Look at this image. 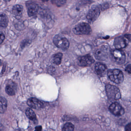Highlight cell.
Masks as SVG:
<instances>
[{"mask_svg": "<svg viewBox=\"0 0 131 131\" xmlns=\"http://www.w3.org/2000/svg\"><path fill=\"white\" fill-rule=\"evenodd\" d=\"M0 112L1 113H4L7 108V101L4 97L1 96L0 98Z\"/></svg>", "mask_w": 131, "mask_h": 131, "instance_id": "15", "label": "cell"}, {"mask_svg": "<svg viewBox=\"0 0 131 131\" xmlns=\"http://www.w3.org/2000/svg\"><path fill=\"white\" fill-rule=\"evenodd\" d=\"M107 75L111 81L117 84L122 83L124 80L123 73L121 70L117 69L108 70Z\"/></svg>", "mask_w": 131, "mask_h": 131, "instance_id": "2", "label": "cell"}, {"mask_svg": "<svg viewBox=\"0 0 131 131\" xmlns=\"http://www.w3.org/2000/svg\"><path fill=\"white\" fill-rule=\"evenodd\" d=\"M95 69L97 74L101 76L104 75L107 72V67L105 64L101 63H96L95 66Z\"/></svg>", "mask_w": 131, "mask_h": 131, "instance_id": "13", "label": "cell"}, {"mask_svg": "<svg viewBox=\"0 0 131 131\" xmlns=\"http://www.w3.org/2000/svg\"><path fill=\"white\" fill-rule=\"evenodd\" d=\"M23 11V7L20 5H15L12 9L13 15L17 19H19L22 17Z\"/></svg>", "mask_w": 131, "mask_h": 131, "instance_id": "14", "label": "cell"}, {"mask_svg": "<svg viewBox=\"0 0 131 131\" xmlns=\"http://www.w3.org/2000/svg\"><path fill=\"white\" fill-rule=\"evenodd\" d=\"M27 13L30 17L36 16L39 10V7L37 4L32 1H29L26 3Z\"/></svg>", "mask_w": 131, "mask_h": 131, "instance_id": "10", "label": "cell"}, {"mask_svg": "<svg viewBox=\"0 0 131 131\" xmlns=\"http://www.w3.org/2000/svg\"><path fill=\"white\" fill-rule=\"evenodd\" d=\"M42 1L43 2H47V1H49V0H42Z\"/></svg>", "mask_w": 131, "mask_h": 131, "instance_id": "29", "label": "cell"}, {"mask_svg": "<svg viewBox=\"0 0 131 131\" xmlns=\"http://www.w3.org/2000/svg\"><path fill=\"white\" fill-rule=\"evenodd\" d=\"M130 59L131 60V55H130Z\"/></svg>", "mask_w": 131, "mask_h": 131, "instance_id": "31", "label": "cell"}, {"mask_svg": "<svg viewBox=\"0 0 131 131\" xmlns=\"http://www.w3.org/2000/svg\"><path fill=\"white\" fill-rule=\"evenodd\" d=\"M62 56L63 54L62 53H58L55 54L53 58V63L57 65H60L61 63Z\"/></svg>", "mask_w": 131, "mask_h": 131, "instance_id": "19", "label": "cell"}, {"mask_svg": "<svg viewBox=\"0 0 131 131\" xmlns=\"http://www.w3.org/2000/svg\"><path fill=\"white\" fill-rule=\"evenodd\" d=\"M114 45L116 49L121 50L126 47L127 43L124 37H118L115 39Z\"/></svg>", "mask_w": 131, "mask_h": 131, "instance_id": "12", "label": "cell"}, {"mask_svg": "<svg viewBox=\"0 0 131 131\" xmlns=\"http://www.w3.org/2000/svg\"><path fill=\"white\" fill-rule=\"evenodd\" d=\"M29 43V40L27 39L24 40L21 42L20 46L22 48H23V47H25L27 45H28Z\"/></svg>", "mask_w": 131, "mask_h": 131, "instance_id": "22", "label": "cell"}, {"mask_svg": "<svg viewBox=\"0 0 131 131\" xmlns=\"http://www.w3.org/2000/svg\"><path fill=\"white\" fill-rule=\"evenodd\" d=\"M125 130L126 131H131V123H128L126 126Z\"/></svg>", "mask_w": 131, "mask_h": 131, "instance_id": "24", "label": "cell"}, {"mask_svg": "<svg viewBox=\"0 0 131 131\" xmlns=\"http://www.w3.org/2000/svg\"><path fill=\"white\" fill-rule=\"evenodd\" d=\"M28 106L36 110L40 109L43 107V103L37 99L35 98H30L27 101Z\"/></svg>", "mask_w": 131, "mask_h": 131, "instance_id": "11", "label": "cell"}, {"mask_svg": "<svg viewBox=\"0 0 131 131\" xmlns=\"http://www.w3.org/2000/svg\"><path fill=\"white\" fill-rule=\"evenodd\" d=\"M42 126H36L35 128V129L36 131H41L42 130Z\"/></svg>", "mask_w": 131, "mask_h": 131, "instance_id": "27", "label": "cell"}, {"mask_svg": "<svg viewBox=\"0 0 131 131\" xmlns=\"http://www.w3.org/2000/svg\"><path fill=\"white\" fill-rule=\"evenodd\" d=\"M100 9L97 6H93L89 10L86 16L87 20L90 22H93L96 20L100 15Z\"/></svg>", "mask_w": 131, "mask_h": 131, "instance_id": "7", "label": "cell"}, {"mask_svg": "<svg viewBox=\"0 0 131 131\" xmlns=\"http://www.w3.org/2000/svg\"><path fill=\"white\" fill-rule=\"evenodd\" d=\"M67 0H51L52 3L58 7H60L65 5Z\"/></svg>", "mask_w": 131, "mask_h": 131, "instance_id": "21", "label": "cell"}, {"mask_svg": "<svg viewBox=\"0 0 131 131\" xmlns=\"http://www.w3.org/2000/svg\"><path fill=\"white\" fill-rule=\"evenodd\" d=\"M5 36L3 33L1 32V43H2L5 39Z\"/></svg>", "mask_w": 131, "mask_h": 131, "instance_id": "25", "label": "cell"}, {"mask_svg": "<svg viewBox=\"0 0 131 131\" xmlns=\"http://www.w3.org/2000/svg\"><path fill=\"white\" fill-rule=\"evenodd\" d=\"M9 19L7 16L4 13L1 14V26L6 28L8 26Z\"/></svg>", "mask_w": 131, "mask_h": 131, "instance_id": "16", "label": "cell"}, {"mask_svg": "<svg viewBox=\"0 0 131 131\" xmlns=\"http://www.w3.org/2000/svg\"><path fill=\"white\" fill-rule=\"evenodd\" d=\"M108 7V6H107V4H103V5L102 6V9H106V7Z\"/></svg>", "mask_w": 131, "mask_h": 131, "instance_id": "28", "label": "cell"}, {"mask_svg": "<svg viewBox=\"0 0 131 131\" xmlns=\"http://www.w3.org/2000/svg\"><path fill=\"white\" fill-rule=\"evenodd\" d=\"M105 89L107 97L110 100H118L121 98L120 90L115 86L108 84L106 86Z\"/></svg>", "mask_w": 131, "mask_h": 131, "instance_id": "1", "label": "cell"}, {"mask_svg": "<svg viewBox=\"0 0 131 131\" xmlns=\"http://www.w3.org/2000/svg\"><path fill=\"white\" fill-rule=\"evenodd\" d=\"M110 112L116 116H121L125 113V110L121 105L117 102L112 103L109 107Z\"/></svg>", "mask_w": 131, "mask_h": 131, "instance_id": "6", "label": "cell"}, {"mask_svg": "<svg viewBox=\"0 0 131 131\" xmlns=\"http://www.w3.org/2000/svg\"><path fill=\"white\" fill-rule=\"evenodd\" d=\"M78 64L81 67H89L94 63L95 60L90 55L88 54L78 58Z\"/></svg>", "mask_w": 131, "mask_h": 131, "instance_id": "9", "label": "cell"}, {"mask_svg": "<svg viewBox=\"0 0 131 131\" xmlns=\"http://www.w3.org/2000/svg\"><path fill=\"white\" fill-rule=\"evenodd\" d=\"M125 37L129 41L131 42V34H126L125 35Z\"/></svg>", "mask_w": 131, "mask_h": 131, "instance_id": "26", "label": "cell"}, {"mask_svg": "<svg viewBox=\"0 0 131 131\" xmlns=\"http://www.w3.org/2000/svg\"><path fill=\"white\" fill-rule=\"evenodd\" d=\"M76 35H89L92 33V29L89 24L82 23L77 24L73 29Z\"/></svg>", "mask_w": 131, "mask_h": 131, "instance_id": "4", "label": "cell"}, {"mask_svg": "<svg viewBox=\"0 0 131 131\" xmlns=\"http://www.w3.org/2000/svg\"><path fill=\"white\" fill-rule=\"evenodd\" d=\"M16 88L14 85L10 84L7 85L6 87V92L9 95H14L16 94Z\"/></svg>", "mask_w": 131, "mask_h": 131, "instance_id": "17", "label": "cell"}, {"mask_svg": "<svg viewBox=\"0 0 131 131\" xmlns=\"http://www.w3.org/2000/svg\"><path fill=\"white\" fill-rule=\"evenodd\" d=\"M108 49L106 46H103L96 50L94 55L96 59L104 60L108 58Z\"/></svg>", "mask_w": 131, "mask_h": 131, "instance_id": "8", "label": "cell"}, {"mask_svg": "<svg viewBox=\"0 0 131 131\" xmlns=\"http://www.w3.org/2000/svg\"><path fill=\"white\" fill-rule=\"evenodd\" d=\"M110 54L112 60L116 63L121 65L125 62V54L121 50H113L110 51Z\"/></svg>", "mask_w": 131, "mask_h": 131, "instance_id": "3", "label": "cell"}, {"mask_svg": "<svg viewBox=\"0 0 131 131\" xmlns=\"http://www.w3.org/2000/svg\"><path fill=\"white\" fill-rule=\"evenodd\" d=\"M74 130V125L70 122L66 123L62 129V130L63 131H72Z\"/></svg>", "mask_w": 131, "mask_h": 131, "instance_id": "20", "label": "cell"}, {"mask_svg": "<svg viewBox=\"0 0 131 131\" xmlns=\"http://www.w3.org/2000/svg\"><path fill=\"white\" fill-rule=\"evenodd\" d=\"M6 2H9L11 0H4Z\"/></svg>", "mask_w": 131, "mask_h": 131, "instance_id": "30", "label": "cell"}, {"mask_svg": "<svg viewBox=\"0 0 131 131\" xmlns=\"http://www.w3.org/2000/svg\"><path fill=\"white\" fill-rule=\"evenodd\" d=\"M26 114L27 116L30 120L35 121L36 120L37 117L34 112L30 108L27 109L26 111Z\"/></svg>", "mask_w": 131, "mask_h": 131, "instance_id": "18", "label": "cell"}, {"mask_svg": "<svg viewBox=\"0 0 131 131\" xmlns=\"http://www.w3.org/2000/svg\"><path fill=\"white\" fill-rule=\"evenodd\" d=\"M53 40V43L57 47L63 50H66L69 47L70 43L68 40L59 34L56 35Z\"/></svg>", "mask_w": 131, "mask_h": 131, "instance_id": "5", "label": "cell"}, {"mask_svg": "<svg viewBox=\"0 0 131 131\" xmlns=\"http://www.w3.org/2000/svg\"><path fill=\"white\" fill-rule=\"evenodd\" d=\"M125 71L128 73L131 74V64L126 66L125 68Z\"/></svg>", "mask_w": 131, "mask_h": 131, "instance_id": "23", "label": "cell"}]
</instances>
